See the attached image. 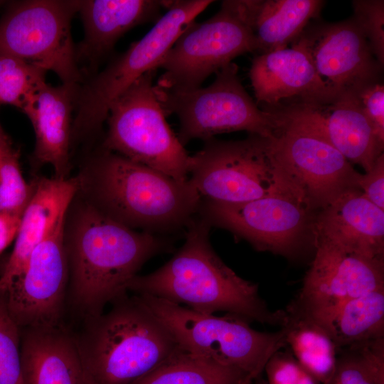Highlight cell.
Returning <instances> with one entry per match:
<instances>
[{
	"label": "cell",
	"instance_id": "1",
	"mask_svg": "<svg viewBox=\"0 0 384 384\" xmlns=\"http://www.w3.org/2000/svg\"><path fill=\"white\" fill-rule=\"evenodd\" d=\"M64 243L67 298L85 320L126 295L129 282L146 261L172 249L168 240L116 222L78 193L66 215Z\"/></svg>",
	"mask_w": 384,
	"mask_h": 384
},
{
	"label": "cell",
	"instance_id": "2",
	"mask_svg": "<svg viewBox=\"0 0 384 384\" xmlns=\"http://www.w3.org/2000/svg\"><path fill=\"white\" fill-rule=\"evenodd\" d=\"M210 225L195 216L187 225L181 248L163 266L137 275L128 291L185 305L193 311L235 314L248 321L282 327L285 310H271L259 294L258 285L238 275L213 249Z\"/></svg>",
	"mask_w": 384,
	"mask_h": 384
},
{
	"label": "cell",
	"instance_id": "3",
	"mask_svg": "<svg viewBox=\"0 0 384 384\" xmlns=\"http://www.w3.org/2000/svg\"><path fill=\"white\" fill-rule=\"evenodd\" d=\"M75 177L78 195L101 213L131 229L156 235L187 227L201 201L189 179L176 181L102 147Z\"/></svg>",
	"mask_w": 384,
	"mask_h": 384
},
{
	"label": "cell",
	"instance_id": "4",
	"mask_svg": "<svg viewBox=\"0 0 384 384\" xmlns=\"http://www.w3.org/2000/svg\"><path fill=\"white\" fill-rule=\"evenodd\" d=\"M111 305L85 319L75 336L89 384H131L181 349L138 295L127 294Z\"/></svg>",
	"mask_w": 384,
	"mask_h": 384
},
{
	"label": "cell",
	"instance_id": "5",
	"mask_svg": "<svg viewBox=\"0 0 384 384\" xmlns=\"http://www.w3.org/2000/svg\"><path fill=\"white\" fill-rule=\"evenodd\" d=\"M272 139L250 134L240 140L207 139L189 156L188 179L202 199L215 202L242 203L281 193L304 201L277 160Z\"/></svg>",
	"mask_w": 384,
	"mask_h": 384
},
{
	"label": "cell",
	"instance_id": "6",
	"mask_svg": "<svg viewBox=\"0 0 384 384\" xmlns=\"http://www.w3.org/2000/svg\"><path fill=\"white\" fill-rule=\"evenodd\" d=\"M166 325L184 351L245 373L252 380L270 357L286 346L282 328L259 331L235 314L218 316L147 294H137Z\"/></svg>",
	"mask_w": 384,
	"mask_h": 384
},
{
	"label": "cell",
	"instance_id": "7",
	"mask_svg": "<svg viewBox=\"0 0 384 384\" xmlns=\"http://www.w3.org/2000/svg\"><path fill=\"white\" fill-rule=\"evenodd\" d=\"M213 2L171 1L166 12L146 35L132 43L126 51L79 88L71 139H80L97 132L107 119L113 102L143 75L156 70L186 26Z\"/></svg>",
	"mask_w": 384,
	"mask_h": 384
},
{
	"label": "cell",
	"instance_id": "8",
	"mask_svg": "<svg viewBox=\"0 0 384 384\" xmlns=\"http://www.w3.org/2000/svg\"><path fill=\"white\" fill-rule=\"evenodd\" d=\"M238 72V65L232 62L215 73L210 85L191 90L166 89L154 84L166 116L174 114L178 118L177 137L183 146L195 139L206 141L219 134L242 130L275 137L282 124L280 117L258 107Z\"/></svg>",
	"mask_w": 384,
	"mask_h": 384
},
{
	"label": "cell",
	"instance_id": "9",
	"mask_svg": "<svg viewBox=\"0 0 384 384\" xmlns=\"http://www.w3.org/2000/svg\"><path fill=\"white\" fill-rule=\"evenodd\" d=\"M155 73L143 75L111 105L101 147L186 181L190 156L166 120L154 90Z\"/></svg>",
	"mask_w": 384,
	"mask_h": 384
},
{
	"label": "cell",
	"instance_id": "10",
	"mask_svg": "<svg viewBox=\"0 0 384 384\" xmlns=\"http://www.w3.org/2000/svg\"><path fill=\"white\" fill-rule=\"evenodd\" d=\"M257 51L245 0L223 1L205 21L191 22L158 65L164 70L155 85L174 90L198 88L236 57Z\"/></svg>",
	"mask_w": 384,
	"mask_h": 384
},
{
	"label": "cell",
	"instance_id": "11",
	"mask_svg": "<svg viewBox=\"0 0 384 384\" xmlns=\"http://www.w3.org/2000/svg\"><path fill=\"white\" fill-rule=\"evenodd\" d=\"M282 125L272 139L277 160L308 208L319 211L344 191L358 188L357 172L315 129L299 105H277Z\"/></svg>",
	"mask_w": 384,
	"mask_h": 384
},
{
	"label": "cell",
	"instance_id": "12",
	"mask_svg": "<svg viewBox=\"0 0 384 384\" xmlns=\"http://www.w3.org/2000/svg\"><path fill=\"white\" fill-rule=\"evenodd\" d=\"M80 1H14L0 19V53L55 73L78 85V68L70 23Z\"/></svg>",
	"mask_w": 384,
	"mask_h": 384
},
{
	"label": "cell",
	"instance_id": "13",
	"mask_svg": "<svg viewBox=\"0 0 384 384\" xmlns=\"http://www.w3.org/2000/svg\"><path fill=\"white\" fill-rule=\"evenodd\" d=\"M198 214L210 225L226 229L256 250L292 258L314 245L316 215L292 193H273L242 203L202 199Z\"/></svg>",
	"mask_w": 384,
	"mask_h": 384
},
{
	"label": "cell",
	"instance_id": "14",
	"mask_svg": "<svg viewBox=\"0 0 384 384\" xmlns=\"http://www.w3.org/2000/svg\"><path fill=\"white\" fill-rule=\"evenodd\" d=\"M314 256L296 299L286 309L326 321L346 302L384 287V260L314 239Z\"/></svg>",
	"mask_w": 384,
	"mask_h": 384
},
{
	"label": "cell",
	"instance_id": "15",
	"mask_svg": "<svg viewBox=\"0 0 384 384\" xmlns=\"http://www.w3.org/2000/svg\"><path fill=\"white\" fill-rule=\"evenodd\" d=\"M65 220L35 247L24 271L5 292L9 311L21 329L60 324L68 284Z\"/></svg>",
	"mask_w": 384,
	"mask_h": 384
},
{
	"label": "cell",
	"instance_id": "16",
	"mask_svg": "<svg viewBox=\"0 0 384 384\" xmlns=\"http://www.w3.org/2000/svg\"><path fill=\"white\" fill-rule=\"evenodd\" d=\"M291 46L308 56L319 79L336 97L378 81L383 67L352 18L308 24Z\"/></svg>",
	"mask_w": 384,
	"mask_h": 384
},
{
	"label": "cell",
	"instance_id": "17",
	"mask_svg": "<svg viewBox=\"0 0 384 384\" xmlns=\"http://www.w3.org/2000/svg\"><path fill=\"white\" fill-rule=\"evenodd\" d=\"M257 102L276 106L284 100L294 103L324 105L336 96L316 75L308 56L291 46L257 55L249 71Z\"/></svg>",
	"mask_w": 384,
	"mask_h": 384
},
{
	"label": "cell",
	"instance_id": "18",
	"mask_svg": "<svg viewBox=\"0 0 384 384\" xmlns=\"http://www.w3.org/2000/svg\"><path fill=\"white\" fill-rule=\"evenodd\" d=\"M23 213L14 247L0 276V291L6 292L24 271L35 247L63 220L78 192L75 176L39 177Z\"/></svg>",
	"mask_w": 384,
	"mask_h": 384
},
{
	"label": "cell",
	"instance_id": "19",
	"mask_svg": "<svg viewBox=\"0 0 384 384\" xmlns=\"http://www.w3.org/2000/svg\"><path fill=\"white\" fill-rule=\"evenodd\" d=\"M384 260V210L358 188L347 190L316 214L314 239Z\"/></svg>",
	"mask_w": 384,
	"mask_h": 384
},
{
	"label": "cell",
	"instance_id": "20",
	"mask_svg": "<svg viewBox=\"0 0 384 384\" xmlns=\"http://www.w3.org/2000/svg\"><path fill=\"white\" fill-rule=\"evenodd\" d=\"M78 89V85L46 82L23 111L35 132L33 163L36 166L50 164L57 178L69 177L72 113Z\"/></svg>",
	"mask_w": 384,
	"mask_h": 384
},
{
	"label": "cell",
	"instance_id": "21",
	"mask_svg": "<svg viewBox=\"0 0 384 384\" xmlns=\"http://www.w3.org/2000/svg\"><path fill=\"white\" fill-rule=\"evenodd\" d=\"M300 107L322 137L348 162L359 164L366 172L383 153L384 144L375 135L351 92L338 95L327 105L302 104Z\"/></svg>",
	"mask_w": 384,
	"mask_h": 384
},
{
	"label": "cell",
	"instance_id": "22",
	"mask_svg": "<svg viewBox=\"0 0 384 384\" xmlns=\"http://www.w3.org/2000/svg\"><path fill=\"white\" fill-rule=\"evenodd\" d=\"M23 384H89L75 337L60 324L21 329Z\"/></svg>",
	"mask_w": 384,
	"mask_h": 384
},
{
	"label": "cell",
	"instance_id": "23",
	"mask_svg": "<svg viewBox=\"0 0 384 384\" xmlns=\"http://www.w3.org/2000/svg\"><path fill=\"white\" fill-rule=\"evenodd\" d=\"M170 1L84 0L80 1L85 36L76 51L77 60L92 63L108 53L118 39L129 30L149 22H156Z\"/></svg>",
	"mask_w": 384,
	"mask_h": 384
},
{
	"label": "cell",
	"instance_id": "24",
	"mask_svg": "<svg viewBox=\"0 0 384 384\" xmlns=\"http://www.w3.org/2000/svg\"><path fill=\"white\" fill-rule=\"evenodd\" d=\"M320 0H245L248 21L257 51L287 48L319 14Z\"/></svg>",
	"mask_w": 384,
	"mask_h": 384
},
{
	"label": "cell",
	"instance_id": "25",
	"mask_svg": "<svg viewBox=\"0 0 384 384\" xmlns=\"http://www.w3.org/2000/svg\"><path fill=\"white\" fill-rule=\"evenodd\" d=\"M286 346L299 363L321 384L335 373L338 349L327 329L316 320L285 309Z\"/></svg>",
	"mask_w": 384,
	"mask_h": 384
},
{
	"label": "cell",
	"instance_id": "26",
	"mask_svg": "<svg viewBox=\"0 0 384 384\" xmlns=\"http://www.w3.org/2000/svg\"><path fill=\"white\" fill-rule=\"evenodd\" d=\"M338 351L362 341L384 337V287L343 304L324 323Z\"/></svg>",
	"mask_w": 384,
	"mask_h": 384
},
{
	"label": "cell",
	"instance_id": "27",
	"mask_svg": "<svg viewBox=\"0 0 384 384\" xmlns=\"http://www.w3.org/2000/svg\"><path fill=\"white\" fill-rule=\"evenodd\" d=\"M242 371L181 349L131 384H242Z\"/></svg>",
	"mask_w": 384,
	"mask_h": 384
},
{
	"label": "cell",
	"instance_id": "28",
	"mask_svg": "<svg viewBox=\"0 0 384 384\" xmlns=\"http://www.w3.org/2000/svg\"><path fill=\"white\" fill-rule=\"evenodd\" d=\"M46 73L38 66L0 53V103L23 112L46 83Z\"/></svg>",
	"mask_w": 384,
	"mask_h": 384
},
{
	"label": "cell",
	"instance_id": "29",
	"mask_svg": "<svg viewBox=\"0 0 384 384\" xmlns=\"http://www.w3.org/2000/svg\"><path fill=\"white\" fill-rule=\"evenodd\" d=\"M23 177L18 152L11 142L0 148V213L23 214L33 192Z\"/></svg>",
	"mask_w": 384,
	"mask_h": 384
},
{
	"label": "cell",
	"instance_id": "30",
	"mask_svg": "<svg viewBox=\"0 0 384 384\" xmlns=\"http://www.w3.org/2000/svg\"><path fill=\"white\" fill-rule=\"evenodd\" d=\"M21 328L13 318L4 292L0 291V384H23Z\"/></svg>",
	"mask_w": 384,
	"mask_h": 384
},
{
	"label": "cell",
	"instance_id": "31",
	"mask_svg": "<svg viewBox=\"0 0 384 384\" xmlns=\"http://www.w3.org/2000/svg\"><path fill=\"white\" fill-rule=\"evenodd\" d=\"M354 20L368 41L372 53L381 66L384 64V1L354 0Z\"/></svg>",
	"mask_w": 384,
	"mask_h": 384
},
{
	"label": "cell",
	"instance_id": "32",
	"mask_svg": "<svg viewBox=\"0 0 384 384\" xmlns=\"http://www.w3.org/2000/svg\"><path fill=\"white\" fill-rule=\"evenodd\" d=\"M268 384H321L295 359L290 351L275 352L267 362Z\"/></svg>",
	"mask_w": 384,
	"mask_h": 384
},
{
	"label": "cell",
	"instance_id": "33",
	"mask_svg": "<svg viewBox=\"0 0 384 384\" xmlns=\"http://www.w3.org/2000/svg\"><path fill=\"white\" fill-rule=\"evenodd\" d=\"M370 122L378 139L384 144V86L375 81L349 91Z\"/></svg>",
	"mask_w": 384,
	"mask_h": 384
},
{
	"label": "cell",
	"instance_id": "34",
	"mask_svg": "<svg viewBox=\"0 0 384 384\" xmlns=\"http://www.w3.org/2000/svg\"><path fill=\"white\" fill-rule=\"evenodd\" d=\"M329 384H378L357 352L351 347L338 353L334 377Z\"/></svg>",
	"mask_w": 384,
	"mask_h": 384
},
{
	"label": "cell",
	"instance_id": "35",
	"mask_svg": "<svg viewBox=\"0 0 384 384\" xmlns=\"http://www.w3.org/2000/svg\"><path fill=\"white\" fill-rule=\"evenodd\" d=\"M357 187L373 204L384 210V154L377 159L365 174H360Z\"/></svg>",
	"mask_w": 384,
	"mask_h": 384
},
{
	"label": "cell",
	"instance_id": "36",
	"mask_svg": "<svg viewBox=\"0 0 384 384\" xmlns=\"http://www.w3.org/2000/svg\"><path fill=\"white\" fill-rule=\"evenodd\" d=\"M23 214L0 213V253L16 238Z\"/></svg>",
	"mask_w": 384,
	"mask_h": 384
},
{
	"label": "cell",
	"instance_id": "37",
	"mask_svg": "<svg viewBox=\"0 0 384 384\" xmlns=\"http://www.w3.org/2000/svg\"><path fill=\"white\" fill-rule=\"evenodd\" d=\"M9 142H10V140L9 139L8 137L4 133L0 125V148Z\"/></svg>",
	"mask_w": 384,
	"mask_h": 384
},
{
	"label": "cell",
	"instance_id": "38",
	"mask_svg": "<svg viewBox=\"0 0 384 384\" xmlns=\"http://www.w3.org/2000/svg\"><path fill=\"white\" fill-rule=\"evenodd\" d=\"M252 383V381H247V382H245V383H242V384H250V383Z\"/></svg>",
	"mask_w": 384,
	"mask_h": 384
},
{
	"label": "cell",
	"instance_id": "39",
	"mask_svg": "<svg viewBox=\"0 0 384 384\" xmlns=\"http://www.w3.org/2000/svg\"><path fill=\"white\" fill-rule=\"evenodd\" d=\"M4 3V1H0V6H1V4H3Z\"/></svg>",
	"mask_w": 384,
	"mask_h": 384
},
{
	"label": "cell",
	"instance_id": "40",
	"mask_svg": "<svg viewBox=\"0 0 384 384\" xmlns=\"http://www.w3.org/2000/svg\"><path fill=\"white\" fill-rule=\"evenodd\" d=\"M250 384H252V383H250Z\"/></svg>",
	"mask_w": 384,
	"mask_h": 384
}]
</instances>
